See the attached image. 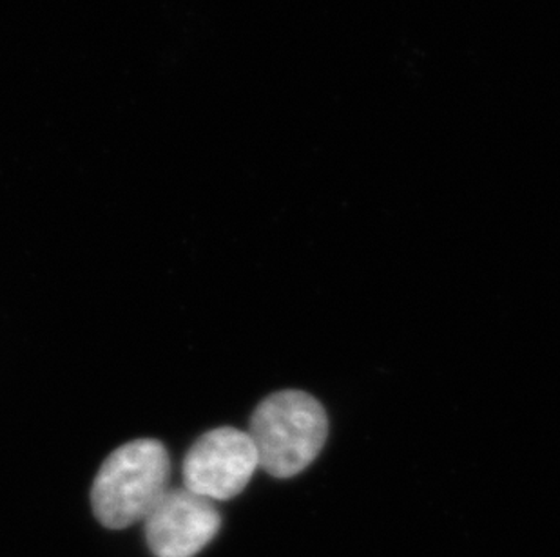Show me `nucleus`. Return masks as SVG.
I'll return each instance as SVG.
<instances>
[{"label": "nucleus", "mask_w": 560, "mask_h": 557, "mask_svg": "<svg viewBox=\"0 0 560 557\" xmlns=\"http://www.w3.org/2000/svg\"><path fill=\"white\" fill-rule=\"evenodd\" d=\"M258 467L249 432L220 427L190 447L184 460V484L207 500H231L247 487Z\"/></svg>", "instance_id": "nucleus-3"}, {"label": "nucleus", "mask_w": 560, "mask_h": 557, "mask_svg": "<svg viewBox=\"0 0 560 557\" xmlns=\"http://www.w3.org/2000/svg\"><path fill=\"white\" fill-rule=\"evenodd\" d=\"M143 525L154 557H195L214 540L222 518L214 501L184 487L167 490Z\"/></svg>", "instance_id": "nucleus-4"}, {"label": "nucleus", "mask_w": 560, "mask_h": 557, "mask_svg": "<svg viewBox=\"0 0 560 557\" xmlns=\"http://www.w3.org/2000/svg\"><path fill=\"white\" fill-rule=\"evenodd\" d=\"M170 454L159 440L143 438L118 447L96 474L91 505L107 529H126L148 518L170 490Z\"/></svg>", "instance_id": "nucleus-2"}, {"label": "nucleus", "mask_w": 560, "mask_h": 557, "mask_svg": "<svg viewBox=\"0 0 560 557\" xmlns=\"http://www.w3.org/2000/svg\"><path fill=\"white\" fill-rule=\"evenodd\" d=\"M247 432L259 467L275 478H292L316 460L327 442V413L308 393L280 391L256 407Z\"/></svg>", "instance_id": "nucleus-1"}]
</instances>
